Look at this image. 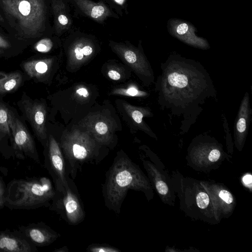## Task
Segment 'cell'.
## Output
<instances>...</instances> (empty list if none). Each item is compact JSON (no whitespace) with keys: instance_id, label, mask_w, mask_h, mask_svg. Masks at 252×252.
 Here are the masks:
<instances>
[{"instance_id":"36","label":"cell","mask_w":252,"mask_h":252,"mask_svg":"<svg viewBox=\"0 0 252 252\" xmlns=\"http://www.w3.org/2000/svg\"><path fill=\"white\" fill-rule=\"evenodd\" d=\"M0 23L3 25L5 28H6V23L5 20L1 14L0 13Z\"/></svg>"},{"instance_id":"7","label":"cell","mask_w":252,"mask_h":252,"mask_svg":"<svg viewBox=\"0 0 252 252\" xmlns=\"http://www.w3.org/2000/svg\"><path fill=\"white\" fill-rule=\"evenodd\" d=\"M67 180L68 185L63 192L56 191L48 208L57 212L69 224L75 225L84 220L85 213L79 196L70 186L68 177Z\"/></svg>"},{"instance_id":"31","label":"cell","mask_w":252,"mask_h":252,"mask_svg":"<svg viewBox=\"0 0 252 252\" xmlns=\"http://www.w3.org/2000/svg\"><path fill=\"white\" fill-rule=\"evenodd\" d=\"M220 157V152L217 149H212L208 155V159L211 162H215L219 160Z\"/></svg>"},{"instance_id":"17","label":"cell","mask_w":252,"mask_h":252,"mask_svg":"<svg viewBox=\"0 0 252 252\" xmlns=\"http://www.w3.org/2000/svg\"><path fill=\"white\" fill-rule=\"evenodd\" d=\"M29 44L15 38H9L0 34V57L11 58L21 53Z\"/></svg>"},{"instance_id":"34","label":"cell","mask_w":252,"mask_h":252,"mask_svg":"<svg viewBox=\"0 0 252 252\" xmlns=\"http://www.w3.org/2000/svg\"><path fill=\"white\" fill-rule=\"evenodd\" d=\"M243 181L244 183L247 185L251 184L252 181V175L250 174L245 175L243 178Z\"/></svg>"},{"instance_id":"12","label":"cell","mask_w":252,"mask_h":252,"mask_svg":"<svg viewBox=\"0 0 252 252\" xmlns=\"http://www.w3.org/2000/svg\"><path fill=\"white\" fill-rule=\"evenodd\" d=\"M36 247L30 243L18 229L0 230V252H36Z\"/></svg>"},{"instance_id":"4","label":"cell","mask_w":252,"mask_h":252,"mask_svg":"<svg viewBox=\"0 0 252 252\" xmlns=\"http://www.w3.org/2000/svg\"><path fill=\"white\" fill-rule=\"evenodd\" d=\"M143 183L138 170L128 157H117L109 171L103 189L106 205L119 213L127 191L142 189Z\"/></svg>"},{"instance_id":"25","label":"cell","mask_w":252,"mask_h":252,"mask_svg":"<svg viewBox=\"0 0 252 252\" xmlns=\"http://www.w3.org/2000/svg\"><path fill=\"white\" fill-rule=\"evenodd\" d=\"M53 44L49 38H43L38 41L34 45L35 51L40 53H46L52 48Z\"/></svg>"},{"instance_id":"9","label":"cell","mask_w":252,"mask_h":252,"mask_svg":"<svg viewBox=\"0 0 252 252\" xmlns=\"http://www.w3.org/2000/svg\"><path fill=\"white\" fill-rule=\"evenodd\" d=\"M23 117L31 126L34 135L44 147L48 140L46 128V110L43 103L31 99L23 93L18 102Z\"/></svg>"},{"instance_id":"8","label":"cell","mask_w":252,"mask_h":252,"mask_svg":"<svg viewBox=\"0 0 252 252\" xmlns=\"http://www.w3.org/2000/svg\"><path fill=\"white\" fill-rule=\"evenodd\" d=\"M44 147V166L53 179L56 191L62 192L68 185V180L66 162L61 148L52 135Z\"/></svg>"},{"instance_id":"33","label":"cell","mask_w":252,"mask_h":252,"mask_svg":"<svg viewBox=\"0 0 252 252\" xmlns=\"http://www.w3.org/2000/svg\"><path fill=\"white\" fill-rule=\"evenodd\" d=\"M76 94L80 96L87 97L89 95V92L86 88H80L76 91Z\"/></svg>"},{"instance_id":"22","label":"cell","mask_w":252,"mask_h":252,"mask_svg":"<svg viewBox=\"0 0 252 252\" xmlns=\"http://www.w3.org/2000/svg\"><path fill=\"white\" fill-rule=\"evenodd\" d=\"M94 139L99 143L107 145L112 139V134L107 123L103 120H96L90 126Z\"/></svg>"},{"instance_id":"20","label":"cell","mask_w":252,"mask_h":252,"mask_svg":"<svg viewBox=\"0 0 252 252\" xmlns=\"http://www.w3.org/2000/svg\"><path fill=\"white\" fill-rule=\"evenodd\" d=\"M23 81V75L19 71L5 73L0 71V94H4L15 91Z\"/></svg>"},{"instance_id":"30","label":"cell","mask_w":252,"mask_h":252,"mask_svg":"<svg viewBox=\"0 0 252 252\" xmlns=\"http://www.w3.org/2000/svg\"><path fill=\"white\" fill-rule=\"evenodd\" d=\"M156 187L158 193L162 195H165L168 191L166 184L162 181H158L156 183Z\"/></svg>"},{"instance_id":"26","label":"cell","mask_w":252,"mask_h":252,"mask_svg":"<svg viewBox=\"0 0 252 252\" xmlns=\"http://www.w3.org/2000/svg\"><path fill=\"white\" fill-rule=\"evenodd\" d=\"M116 93L131 96H143L147 94L146 92L139 91L134 88H130L127 89H119L116 90Z\"/></svg>"},{"instance_id":"28","label":"cell","mask_w":252,"mask_h":252,"mask_svg":"<svg viewBox=\"0 0 252 252\" xmlns=\"http://www.w3.org/2000/svg\"><path fill=\"white\" fill-rule=\"evenodd\" d=\"M6 185L2 177H0V210L5 206Z\"/></svg>"},{"instance_id":"2","label":"cell","mask_w":252,"mask_h":252,"mask_svg":"<svg viewBox=\"0 0 252 252\" xmlns=\"http://www.w3.org/2000/svg\"><path fill=\"white\" fill-rule=\"evenodd\" d=\"M6 29L12 36L28 43L43 35L47 22L45 0H0Z\"/></svg>"},{"instance_id":"23","label":"cell","mask_w":252,"mask_h":252,"mask_svg":"<svg viewBox=\"0 0 252 252\" xmlns=\"http://www.w3.org/2000/svg\"><path fill=\"white\" fill-rule=\"evenodd\" d=\"M61 4L58 2L53 3L55 27L59 29H63L69 26V19Z\"/></svg>"},{"instance_id":"37","label":"cell","mask_w":252,"mask_h":252,"mask_svg":"<svg viewBox=\"0 0 252 252\" xmlns=\"http://www.w3.org/2000/svg\"><path fill=\"white\" fill-rule=\"evenodd\" d=\"M115 1L119 4H123L124 3L125 0H114Z\"/></svg>"},{"instance_id":"18","label":"cell","mask_w":252,"mask_h":252,"mask_svg":"<svg viewBox=\"0 0 252 252\" xmlns=\"http://www.w3.org/2000/svg\"><path fill=\"white\" fill-rule=\"evenodd\" d=\"M51 63V59L33 60L24 62L22 66L31 78L40 80L47 73Z\"/></svg>"},{"instance_id":"24","label":"cell","mask_w":252,"mask_h":252,"mask_svg":"<svg viewBox=\"0 0 252 252\" xmlns=\"http://www.w3.org/2000/svg\"><path fill=\"white\" fill-rule=\"evenodd\" d=\"M87 250L91 252H120L118 248L107 245L93 244L89 245Z\"/></svg>"},{"instance_id":"3","label":"cell","mask_w":252,"mask_h":252,"mask_svg":"<svg viewBox=\"0 0 252 252\" xmlns=\"http://www.w3.org/2000/svg\"><path fill=\"white\" fill-rule=\"evenodd\" d=\"M56 192L46 177L13 179L6 185L5 206L10 210H32L49 207Z\"/></svg>"},{"instance_id":"29","label":"cell","mask_w":252,"mask_h":252,"mask_svg":"<svg viewBox=\"0 0 252 252\" xmlns=\"http://www.w3.org/2000/svg\"><path fill=\"white\" fill-rule=\"evenodd\" d=\"M220 197L226 203L230 204L232 203L233 198L232 194L228 191L222 189L219 193Z\"/></svg>"},{"instance_id":"14","label":"cell","mask_w":252,"mask_h":252,"mask_svg":"<svg viewBox=\"0 0 252 252\" xmlns=\"http://www.w3.org/2000/svg\"><path fill=\"white\" fill-rule=\"evenodd\" d=\"M0 94V153L5 159L15 158L11 146V134L8 120L10 107L4 102Z\"/></svg>"},{"instance_id":"10","label":"cell","mask_w":252,"mask_h":252,"mask_svg":"<svg viewBox=\"0 0 252 252\" xmlns=\"http://www.w3.org/2000/svg\"><path fill=\"white\" fill-rule=\"evenodd\" d=\"M111 46L116 52L140 76L141 79L151 83L154 81L151 66L144 55L135 48L112 42Z\"/></svg>"},{"instance_id":"5","label":"cell","mask_w":252,"mask_h":252,"mask_svg":"<svg viewBox=\"0 0 252 252\" xmlns=\"http://www.w3.org/2000/svg\"><path fill=\"white\" fill-rule=\"evenodd\" d=\"M89 133L74 130L63 136L61 148L71 177L75 178L78 169L98 154V145Z\"/></svg>"},{"instance_id":"16","label":"cell","mask_w":252,"mask_h":252,"mask_svg":"<svg viewBox=\"0 0 252 252\" xmlns=\"http://www.w3.org/2000/svg\"><path fill=\"white\" fill-rule=\"evenodd\" d=\"M81 11L94 20L101 21L111 14L104 4L95 3L90 0H74Z\"/></svg>"},{"instance_id":"6","label":"cell","mask_w":252,"mask_h":252,"mask_svg":"<svg viewBox=\"0 0 252 252\" xmlns=\"http://www.w3.org/2000/svg\"><path fill=\"white\" fill-rule=\"evenodd\" d=\"M8 122L11 134V146L15 158L22 160L29 158L41 165L33 137L11 107Z\"/></svg>"},{"instance_id":"1","label":"cell","mask_w":252,"mask_h":252,"mask_svg":"<svg viewBox=\"0 0 252 252\" xmlns=\"http://www.w3.org/2000/svg\"><path fill=\"white\" fill-rule=\"evenodd\" d=\"M161 70L156 83L159 105L173 115H183L189 124L191 115L197 116L216 93L209 73L199 63L179 55L169 57Z\"/></svg>"},{"instance_id":"35","label":"cell","mask_w":252,"mask_h":252,"mask_svg":"<svg viewBox=\"0 0 252 252\" xmlns=\"http://www.w3.org/2000/svg\"><path fill=\"white\" fill-rule=\"evenodd\" d=\"M54 252H68V249L66 246H64L62 248L55 249Z\"/></svg>"},{"instance_id":"13","label":"cell","mask_w":252,"mask_h":252,"mask_svg":"<svg viewBox=\"0 0 252 252\" xmlns=\"http://www.w3.org/2000/svg\"><path fill=\"white\" fill-rule=\"evenodd\" d=\"M168 26L171 34L185 43L202 49L209 48L206 40L194 33L195 29L190 23L174 19L169 22Z\"/></svg>"},{"instance_id":"15","label":"cell","mask_w":252,"mask_h":252,"mask_svg":"<svg viewBox=\"0 0 252 252\" xmlns=\"http://www.w3.org/2000/svg\"><path fill=\"white\" fill-rule=\"evenodd\" d=\"M249 93L246 92L241 101L234 126L236 138L244 140L247 134L251 116Z\"/></svg>"},{"instance_id":"27","label":"cell","mask_w":252,"mask_h":252,"mask_svg":"<svg viewBox=\"0 0 252 252\" xmlns=\"http://www.w3.org/2000/svg\"><path fill=\"white\" fill-rule=\"evenodd\" d=\"M196 203L200 208H206L209 203L208 195L204 192H199L196 196Z\"/></svg>"},{"instance_id":"32","label":"cell","mask_w":252,"mask_h":252,"mask_svg":"<svg viewBox=\"0 0 252 252\" xmlns=\"http://www.w3.org/2000/svg\"><path fill=\"white\" fill-rule=\"evenodd\" d=\"M108 77L113 80L118 81L121 78V74L114 70H110L108 72Z\"/></svg>"},{"instance_id":"11","label":"cell","mask_w":252,"mask_h":252,"mask_svg":"<svg viewBox=\"0 0 252 252\" xmlns=\"http://www.w3.org/2000/svg\"><path fill=\"white\" fill-rule=\"evenodd\" d=\"M18 229L36 247L50 245L60 237V234L42 221L22 225Z\"/></svg>"},{"instance_id":"21","label":"cell","mask_w":252,"mask_h":252,"mask_svg":"<svg viewBox=\"0 0 252 252\" xmlns=\"http://www.w3.org/2000/svg\"><path fill=\"white\" fill-rule=\"evenodd\" d=\"M124 105L126 111L141 130L150 135H155L143 120L144 117H152L153 116L149 108L135 107L129 104H124Z\"/></svg>"},{"instance_id":"19","label":"cell","mask_w":252,"mask_h":252,"mask_svg":"<svg viewBox=\"0 0 252 252\" xmlns=\"http://www.w3.org/2000/svg\"><path fill=\"white\" fill-rule=\"evenodd\" d=\"M94 52L93 44L89 40L80 39L72 46L69 55L76 63H81L88 60Z\"/></svg>"}]
</instances>
